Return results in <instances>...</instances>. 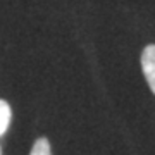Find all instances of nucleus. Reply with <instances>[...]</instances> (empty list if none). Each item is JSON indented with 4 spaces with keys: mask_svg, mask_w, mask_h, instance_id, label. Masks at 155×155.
I'll return each mask as SVG.
<instances>
[{
    "mask_svg": "<svg viewBox=\"0 0 155 155\" xmlns=\"http://www.w3.org/2000/svg\"><path fill=\"white\" fill-rule=\"evenodd\" d=\"M11 107L5 100H0V136L7 131L9 122H11Z\"/></svg>",
    "mask_w": 155,
    "mask_h": 155,
    "instance_id": "2",
    "label": "nucleus"
},
{
    "mask_svg": "<svg viewBox=\"0 0 155 155\" xmlns=\"http://www.w3.org/2000/svg\"><path fill=\"white\" fill-rule=\"evenodd\" d=\"M29 155H52L50 152V143L47 138H38L33 145V150Z\"/></svg>",
    "mask_w": 155,
    "mask_h": 155,
    "instance_id": "3",
    "label": "nucleus"
},
{
    "mask_svg": "<svg viewBox=\"0 0 155 155\" xmlns=\"http://www.w3.org/2000/svg\"><path fill=\"white\" fill-rule=\"evenodd\" d=\"M0 155H2V152H0Z\"/></svg>",
    "mask_w": 155,
    "mask_h": 155,
    "instance_id": "4",
    "label": "nucleus"
},
{
    "mask_svg": "<svg viewBox=\"0 0 155 155\" xmlns=\"http://www.w3.org/2000/svg\"><path fill=\"white\" fill-rule=\"evenodd\" d=\"M141 69H143L145 79L150 90L155 93V45L145 47L143 54H141Z\"/></svg>",
    "mask_w": 155,
    "mask_h": 155,
    "instance_id": "1",
    "label": "nucleus"
}]
</instances>
